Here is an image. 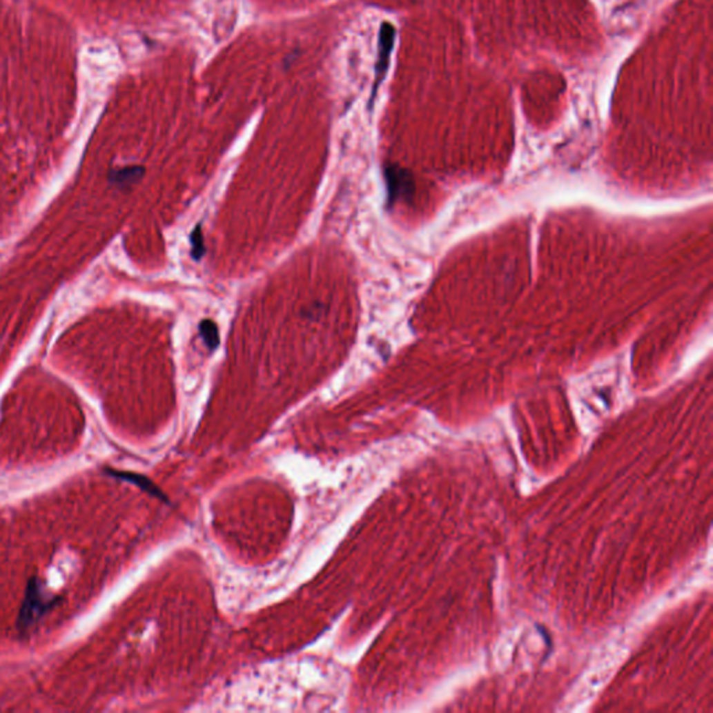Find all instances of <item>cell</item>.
<instances>
[{"label":"cell","mask_w":713,"mask_h":713,"mask_svg":"<svg viewBox=\"0 0 713 713\" xmlns=\"http://www.w3.org/2000/svg\"><path fill=\"white\" fill-rule=\"evenodd\" d=\"M59 596L50 595L45 591V585L39 578L31 577L27 584L24 600L17 618L19 631L27 632L31 629L52 607L59 603Z\"/></svg>","instance_id":"1"},{"label":"cell","mask_w":713,"mask_h":713,"mask_svg":"<svg viewBox=\"0 0 713 713\" xmlns=\"http://www.w3.org/2000/svg\"><path fill=\"white\" fill-rule=\"evenodd\" d=\"M395 41V28L391 23L383 21L379 28V39H378V59L375 63V78H373V86H372V94L369 98V106L372 105L380 84L383 83L384 77L389 70L390 64V56L394 48Z\"/></svg>","instance_id":"2"},{"label":"cell","mask_w":713,"mask_h":713,"mask_svg":"<svg viewBox=\"0 0 713 713\" xmlns=\"http://www.w3.org/2000/svg\"><path fill=\"white\" fill-rule=\"evenodd\" d=\"M384 179L387 184V205L413 194L414 186L407 170L395 165H387L384 168Z\"/></svg>","instance_id":"3"},{"label":"cell","mask_w":713,"mask_h":713,"mask_svg":"<svg viewBox=\"0 0 713 713\" xmlns=\"http://www.w3.org/2000/svg\"><path fill=\"white\" fill-rule=\"evenodd\" d=\"M105 472L108 475H110V477H115L117 480H121V481H127V482H131V484H135L137 487H139L142 491L153 495V496H157V498H164V494L157 489L148 478L142 477V475H138V473H133V472H121V471H115V469H105Z\"/></svg>","instance_id":"4"},{"label":"cell","mask_w":713,"mask_h":713,"mask_svg":"<svg viewBox=\"0 0 713 713\" xmlns=\"http://www.w3.org/2000/svg\"><path fill=\"white\" fill-rule=\"evenodd\" d=\"M198 329H199V336L202 338L206 347L211 351L216 350L220 343V335H219L217 325L212 320H204V321H201Z\"/></svg>","instance_id":"5"},{"label":"cell","mask_w":713,"mask_h":713,"mask_svg":"<svg viewBox=\"0 0 713 713\" xmlns=\"http://www.w3.org/2000/svg\"><path fill=\"white\" fill-rule=\"evenodd\" d=\"M144 168L141 166H131V168H124L121 170H117L116 173H113V179L117 184H134L137 183L142 176H144Z\"/></svg>","instance_id":"6"},{"label":"cell","mask_w":713,"mask_h":713,"mask_svg":"<svg viewBox=\"0 0 713 713\" xmlns=\"http://www.w3.org/2000/svg\"><path fill=\"white\" fill-rule=\"evenodd\" d=\"M190 243H191L193 258L199 261L205 255V243H204V235H202V230H201L199 224L193 230V233L190 235Z\"/></svg>","instance_id":"7"},{"label":"cell","mask_w":713,"mask_h":713,"mask_svg":"<svg viewBox=\"0 0 713 713\" xmlns=\"http://www.w3.org/2000/svg\"><path fill=\"white\" fill-rule=\"evenodd\" d=\"M325 312H326V305L322 302H315L312 305H308L305 309H302L304 318H306L308 321H318Z\"/></svg>","instance_id":"8"}]
</instances>
